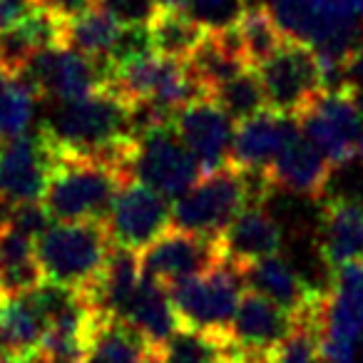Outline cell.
Wrapping results in <instances>:
<instances>
[{
  "mask_svg": "<svg viewBox=\"0 0 363 363\" xmlns=\"http://www.w3.org/2000/svg\"><path fill=\"white\" fill-rule=\"evenodd\" d=\"M60 155L100 157L107 147L122 140H135L130 125V105L115 92L100 90L85 100L55 102L40 125Z\"/></svg>",
  "mask_w": 363,
  "mask_h": 363,
  "instance_id": "6da1fadb",
  "label": "cell"
},
{
  "mask_svg": "<svg viewBox=\"0 0 363 363\" xmlns=\"http://www.w3.org/2000/svg\"><path fill=\"white\" fill-rule=\"evenodd\" d=\"M127 177L90 157L60 155V164L52 172L43 204L52 219L67 222H107V214L117 192L127 184Z\"/></svg>",
  "mask_w": 363,
  "mask_h": 363,
  "instance_id": "7a4b0ae2",
  "label": "cell"
},
{
  "mask_svg": "<svg viewBox=\"0 0 363 363\" xmlns=\"http://www.w3.org/2000/svg\"><path fill=\"white\" fill-rule=\"evenodd\" d=\"M112 239L102 222H67L50 227L38 242V262L45 281L87 291L102 274Z\"/></svg>",
  "mask_w": 363,
  "mask_h": 363,
  "instance_id": "3957f363",
  "label": "cell"
},
{
  "mask_svg": "<svg viewBox=\"0 0 363 363\" xmlns=\"http://www.w3.org/2000/svg\"><path fill=\"white\" fill-rule=\"evenodd\" d=\"M167 289L179 318V328L229 341V328L247 291L237 267L222 262L212 272L177 281Z\"/></svg>",
  "mask_w": 363,
  "mask_h": 363,
  "instance_id": "277c9868",
  "label": "cell"
},
{
  "mask_svg": "<svg viewBox=\"0 0 363 363\" xmlns=\"http://www.w3.org/2000/svg\"><path fill=\"white\" fill-rule=\"evenodd\" d=\"M254 202L252 187L244 172L227 167L204 177L172 204V227L197 237L219 239L224 229Z\"/></svg>",
  "mask_w": 363,
  "mask_h": 363,
  "instance_id": "5b68a950",
  "label": "cell"
},
{
  "mask_svg": "<svg viewBox=\"0 0 363 363\" xmlns=\"http://www.w3.org/2000/svg\"><path fill=\"white\" fill-rule=\"evenodd\" d=\"M298 130L331 162V167L348 164L363 142V107L358 87L346 85L326 90L298 117Z\"/></svg>",
  "mask_w": 363,
  "mask_h": 363,
  "instance_id": "8992f818",
  "label": "cell"
},
{
  "mask_svg": "<svg viewBox=\"0 0 363 363\" xmlns=\"http://www.w3.org/2000/svg\"><path fill=\"white\" fill-rule=\"evenodd\" d=\"M262 77L267 105L277 115L301 117L326 92L321 60L311 45L289 38L284 48L257 67Z\"/></svg>",
  "mask_w": 363,
  "mask_h": 363,
  "instance_id": "52a82bcc",
  "label": "cell"
},
{
  "mask_svg": "<svg viewBox=\"0 0 363 363\" xmlns=\"http://www.w3.org/2000/svg\"><path fill=\"white\" fill-rule=\"evenodd\" d=\"M202 177L197 160L172 125H160L137 137L132 179L142 182L164 199H179Z\"/></svg>",
  "mask_w": 363,
  "mask_h": 363,
  "instance_id": "ba28073f",
  "label": "cell"
},
{
  "mask_svg": "<svg viewBox=\"0 0 363 363\" xmlns=\"http://www.w3.org/2000/svg\"><path fill=\"white\" fill-rule=\"evenodd\" d=\"M115 67L107 57L92 60L67 48L43 50L18 75L38 97H50L52 102H75L105 90Z\"/></svg>",
  "mask_w": 363,
  "mask_h": 363,
  "instance_id": "9c48e42d",
  "label": "cell"
},
{
  "mask_svg": "<svg viewBox=\"0 0 363 363\" xmlns=\"http://www.w3.org/2000/svg\"><path fill=\"white\" fill-rule=\"evenodd\" d=\"M57 164L60 152L40 127L26 137L0 142V197L13 204L43 202Z\"/></svg>",
  "mask_w": 363,
  "mask_h": 363,
  "instance_id": "30bf717a",
  "label": "cell"
},
{
  "mask_svg": "<svg viewBox=\"0 0 363 363\" xmlns=\"http://www.w3.org/2000/svg\"><path fill=\"white\" fill-rule=\"evenodd\" d=\"M105 227L115 247L142 252L172 229V204L132 179L117 192Z\"/></svg>",
  "mask_w": 363,
  "mask_h": 363,
  "instance_id": "8fae6325",
  "label": "cell"
},
{
  "mask_svg": "<svg viewBox=\"0 0 363 363\" xmlns=\"http://www.w3.org/2000/svg\"><path fill=\"white\" fill-rule=\"evenodd\" d=\"M222 262L217 239L197 237L174 227L140 252L142 274L164 286L212 272Z\"/></svg>",
  "mask_w": 363,
  "mask_h": 363,
  "instance_id": "7c38bea8",
  "label": "cell"
},
{
  "mask_svg": "<svg viewBox=\"0 0 363 363\" xmlns=\"http://www.w3.org/2000/svg\"><path fill=\"white\" fill-rule=\"evenodd\" d=\"M172 127L197 160L202 177H212L229 167L234 120L214 100L204 97L187 105L174 115Z\"/></svg>",
  "mask_w": 363,
  "mask_h": 363,
  "instance_id": "4fadbf2b",
  "label": "cell"
},
{
  "mask_svg": "<svg viewBox=\"0 0 363 363\" xmlns=\"http://www.w3.org/2000/svg\"><path fill=\"white\" fill-rule=\"evenodd\" d=\"M298 135L301 130L296 117L277 115L272 110L239 122L234 127L229 167L239 172H267Z\"/></svg>",
  "mask_w": 363,
  "mask_h": 363,
  "instance_id": "5bb4252c",
  "label": "cell"
},
{
  "mask_svg": "<svg viewBox=\"0 0 363 363\" xmlns=\"http://www.w3.org/2000/svg\"><path fill=\"white\" fill-rule=\"evenodd\" d=\"M316 252L328 274L363 262V204L336 197L321 204Z\"/></svg>",
  "mask_w": 363,
  "mask_h": 363,
  "instance_id": "9a60e30c",
  "label": "cell"
},
{
  "mask_svg": "<svg viewBox=\"0 0 363 363\" xmlns=\"http://www.w3.org/2000/svg\"><path fill=\"white\" fill-rule=\"evenodd\" d=\"M222 259L242 269L262 259L277 257L284 247V229L264 204H249L217 239Z\"/></svg>",
  "mask_w": 363,
  "mask_h": 363,
  "instance_id": "2e32d148",
  "label": "cell"
},
{
  "mask_svg": "<svg viewBox=\"0 0 363 363\" xmlns=\"http://www.w3.org/2000/svg\"><path fill=\"white\" fill-rule=\"evenodd\" d=\"M242 279L247 291L262 294L264 298L274 301L277 306H281L284 311H289L291 316L303 313L311 306L316 298L326 296L331 291H321L313 284H308L301 274L294 269V264L289 259H284L281 254L277 257L262 259L254 262L249 267H242Z\"/></svg>",
  "mask_w": 363,
  "mask_h": 363,
  "instance_id": "e0dca14e",
  "label": "cell"
},
{
  "mask_svg": "<svg viewBox=\"0 0 363 363\" xmlns=\"http://www.w3.org/2000/svg\"><path fill=\"white\" fill-rule=\"evenodd\" d=\"M331 162L311 145L303 135L294 137L289 147L277 157L267 169L272 187L286 189L298 197L321 199L328 179H331Z\"/></svg>",
  "mask_w": 363,
  "mask_h": 363,
  "instance_id": "ac0fdd59",
  "label": "cell"
},
{
  "mask_svg": "<svg viewBox=\"0 0 363 363\" xmlns=\"http://www.w3.org/2000/svg\"><path fill=\"white\" fill-rule=\"evenodd\" d=\"M150 353L152 346L130 321L95 313L80 363H142Z\"/></svg>",
  "mask_w": 363,
  "mask_h": 363,
  "instance_id": "d6986e66",
  "label": "cell"
},
{
  "mask_svg": "<svg viewBox=\"0 0 363 363\" xmlns=\"http://www.w3.org/2000/svg\"><path fill=\"white\" fill-rule=\"evenodd\" d=\"M122 318L130 321L147 338L152 351H160L179 331V318H177L169 289L145 274H142L140 286H137L132 301L127 303Z\"/></svg>",
  "mask_w": 363,
  "mask_h": 363,
  "instance_id": "ffe728a7",
  "label": "cell"
},
{
  "mask_svg": "<svg viewBox=\"0 0 363 363\" xmlns=\"http://www.w3.org/2000/svg\"><path fill=\"white\" fill-rule=\"evenodd\" d=\"M187 67L197 77L199 85L207 90V95L212 97V92L219 85L232 80L239 72L249 70L252 65H249L247 55H244L239 30H229L204 38V43L197 48V52L187 60Z\"/></svg>",
  "mask_w": 363,
  "mask_h": 363,
  "instance_id": "44dd1931",
  "label": "cell"
},
{
  "mask_svg": "<svg viewBox=\"0 0 363 363\" xmlns=\"http://www.w3.org/2000/svg\"><path fill=\"white\" fill-rule=\"evenodd\" d=\"M45 318L30 296L0 301V348L13 358L35 353L45 343Z\"/></svg>",
  "mask_w": 363,
  "mask_h": 363,
  "instance_id": "7402d4cb",
  "label": "cell"
},
{
  "mask_svg": "<svg viewBox=\"0 0 363 363\" xmlns=\"http://www.w3.org/2000/svg\"><path fill=\"white\" fill-rule=\"evenodd\" d=\"M120 23L112 16H107L100 6H92L82 11L80 16L65 21L62 28V48L72 52H80L92 60H102L110 55V48L120 33Z\"/></svg>",
  "mask_w": 363,
  "mask_h": 363,
  "instance_id": "603a6c76",
  "label": "cell"
},
{
  "mask_svg": "<svg viewBox=\"0 0 363 363\" xmlns=\"http://www.w3.org/2000/svg\"><path fill=\"white\" fill-rule=\"evenodd\" d=\"M38 100L40 97L18 77L0 70V142L18 140L38 130Z\"/></svg>",
  "mask_w": 363,
  "mask_h": 363,
  "instance_id": "cb8c5ba5",
  "label": "cell"
},
{
  "mask_svg": "<svg viewBox=\"0 0 363 363\" xmlns=\"http://www.w3.org/2000/svg\"><path fill=\"white\" fill-rule=\"evenodd\" d=\"M150 30L152 43H155V55L179 62H187L207 38V33L187 13H160Z\"/></svg>",
  "mask_w": 363,
  "mask_h": 363,
  "instance_id": "d4e9b609",
  "label": "cell"
},
{
  "mask_svg": "<svg viewBox=\"0 0 363 363\" xmlns=\"http://www.w3.org/2000/svg\"><path fill=\"white\" fill-rule=\"evenodd\" d=\"M239 38H242V48L247 62L257 70L267 60H272L279 50L284 48V43L289 40L286 33L281 30V26L277 23V18L272 16L267 6H252L249 13L244 16L242 26L237 28Z\"/></svg>",
  "mask_w": 363,
  "mask_h": 363,
  "instance_id": "484cf974",
  "label": "cell"
},
{
  "mask_svg": "<svg viewBox=\"0 0 363 363\" xmlns=\"http://www.w3.org/2000/svg\"><path fill=\"white\" fill-rule=\"evenodd\" d=\"M209 100L217 102V105L222 107L237 125L269 110L262 77H259V72L254 70V67L239 72V75H234L232 80L219 85L217 90L212 92Z\"/></svg>",
  "mask_w": 363,
  "mask_h": 363,
  "instance_id": "4316f807",
  "label": "cell"
},
{
  "mask_svg": "<svg viewBox=\"0 0 363 363\" xmlns=\"http://www.w3.org/2000/svg\"><path fill=\"white\" fill-rule=\"evenodd\" d=\"M224 348L227 341L222 338L179 328L157 353L164 363H224Z\"/></svg>",
  "mask_w": 363,
  "mask_h": 363,
  "instance_id": "83f0119b",
  "label": "cell"
},
{
  "mask_svg": "<svg viewBox=\"0 0 363 363\" xmlns=\"http://www.w3.org/2000/svg\"><path fill=\"white\" fill-rule=\"evenodd\" d=\"M249 0H189L187 16L202 28L207 35L237 30L249 13Z\"/></svg>",
  "mask_w": 363,
  "mask_h": 363,
  "instance_id": "f1b7e54d",
  "label": "cell"
},
{
  "mask_svg": "<svg viewBox=\"0 0 363 363\" xmlns=\"http://www.w3.org/2000/svg\"><path fill=\"white\" fill-rule=\"evenodd\" d=\"M150 55H155V43H152L150 26H122L115 43H112L107 60H110L112 67H120L132 60H142V57H150Z\"/></svg>",
  "mask_w": 363,
  "mask_h": 363,
  "instance_id": "f546056e",
  "label": "cell"
},
{
  "mask_svg": "<svg viewBox=\"0 0 363 363\" xmlns=\"http://www.w3.org/2000/svg\"><path fill=\"white\" fill-rule=\"evenodd\" d=\"M331 294L363 318V262L343 267L331 274Z\"/></svg>",
  "mask_w": 363,
  "mask_h": 363,
  "instance_id": "4dcf8cb0",
  "label": "cell"
},
{
  "mask_svg": "<svg viewBox=\"0 0 363 363\" xmlns=\"http://www.w3.org/2000/svg\"><path fill=\"white\" fill-rule=\"evenodd\" d=\"M97 6L120 26H152L160 16L155 0H97Z\"/></svg>",
  "mask_w": 363,
  "mask_h": 363,
  "instance_id": "1f68e13d",
  "label": "cell"
},
{
  "mask_svg": "<svg viewBox=\"0 0 363 363\" xmlns=\"http://www.w3.org/2000/svg\"><path fill=\"white\" fill-rule=\"evenodd\" d=\"M50 219H52L50 212H48L43 202L16 204L13 217H11V227L8 229L33 239V242H40V239L50 232Z\"/></svg>",
  "mask_w": 363,
  "mask_h": 363,
  "instance_id": "d6a6232c",
  "label": "cell"
},
{
  "mask_svg": "<svg viewBox=\"0 0 363 363\" xmlns=\"http://www.w3.org/2000/svg\"><path fill=\"white\" fill-rule=\"evenodd\" d=\"M38 0H0V33L13 30L38 11Z\"/></svg>",
  "mask_w": 363,
  "mask_h": 363,
  "instance_id": "836d02e7",
  "label": "cell"
},
{
  "mask_svg": "<svg viewBox=\"0 0 363 363\" xmlns=\"http://www.w3.org/2000/svg\"><path fill=\"white\" fill-rule=\"evenodd\" d=\"M95 3L97 0H38V6H40L43 11L52 13V16H57L60 21H70V18L80 16L82 11L92 8Z\"/></svg>",
  "mask_w": 363,
  "mask_h": 363,
  "instance_id": "e575fe53",
  "label": "cell"
},
{
  "mask_svg": "<svg viewBox=\"0 0 363 363\" xmlns=\"http://www.w3.org/2000/svg\"><path fill=\"white\" fill-rule=\"evenodd\" d=\"M348 82L356 87L363 85V45H358L348 60Z\"/></svg>",
  "mask_w": 363,
  "mask_h": 363,
  "instance_id": "d590c367",
  "label": "cell"
},
{
  "mask_svg": "<svg viewBox=\"0 0 363 363\" xmlns=\"http://www.w3.org/2000/svg\"><path fill=\"white\" fill-rule=\"evenodd\" d=\"M189 0H155V6L160 13H184Z\"/></svg>",
  "mask_w": 363,
  "mask_h": 363,
  "instance_id": "8d00e7d4",
  "label": "cell"
},
{
  "mask_svg": "<svg viewBox=\"0 0 363 363\" xmlns=\"http://www.w3.org/2000/svg\"><path fill=\"white\" fill-rule=\"evenodd\" d=\"M142 363H164V361H162V356H160V353H157V351H152L150 356H147Z\"/></svg>",
  "mask_w": 363,
  "mask_h": 363,
  "instance_id": "74e56055",
  "label": "cell"
},
{
  "mask_svg": "<svg viewBox=\"0 0 363 363\" xmlns=\"http://www.w3.org/2000/svg\"><path fill=\"white\" fill-rule=\"evenodd\" d=\"M358 100H361V107H363V85H358Z\"/></svg>",
  "mask_w": 363,
  "mask_h": 363,
  "instance_id": "f35d334b",
  "label": "cell"
},
{
  "mask_svg": "<svg viewBox=\"0 0 363 363\" xmlns=\"http://www.w3.org/2000/svg\"><path fill=\"white\" fill-rule=\"evenodd\" d=\"M358 348H361V356H363V331H361V338H358Z\"/></svg>",
  "mask_w": 363,
  "mask_h": 363,
  "instance_id": "ab89813d",
  "label": "cell"
},
{
  "mask_svg": "<svg viewBox=\"0 0 363 363\" xmlns=\"http://www.w3.org/2000/svg\"><path fill=\"white\" fill-rule=\"evenodd\" d=\"M358 155H361V160H363V142H361V150H358Z\"/></svg>",
  "mask_w": 363,
  "mask_h": 363,
  "instance_id": "60d3db41",
  "label": "cell"
}]
</instances>
